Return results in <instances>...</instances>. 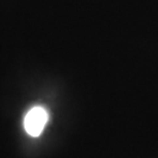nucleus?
Here are the masks:
<instances>
[{"mask_svg":"<svg viewBox=\"0 0 158 158\" xmlns=\"http://www.w3.org/2000/svg\"><path fill=\"white\" fill-rule=\"evenodd\" d=\"M48 120V114L42 107H34L27 113L24 119V127L32 137H38L43 131Z\"/></svg>","mask_w":158,"mask_h":158,"instance_id":"obj_1","label":"nucleus"}]
</instances>
